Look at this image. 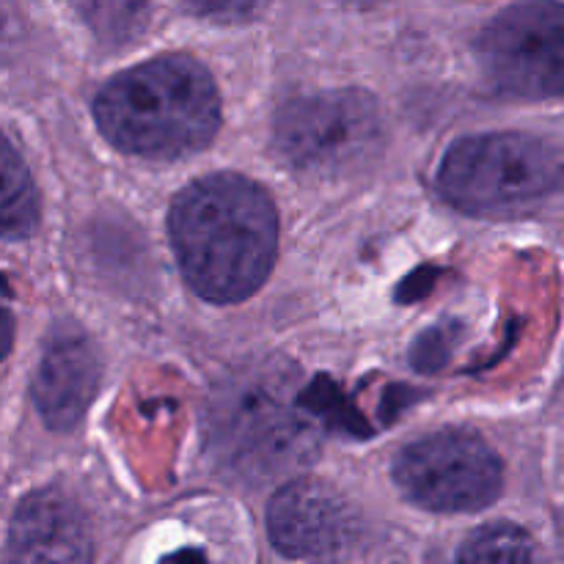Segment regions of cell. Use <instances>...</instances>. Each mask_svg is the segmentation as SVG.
<instances>
[{
  "label": "cell",
  "mask_w": 564,
  "mask_h": 564,
  "mask_svg": "<svg viewBox=\"0 0 564 564\" xmlns=\"http://www.w3.org/2000/svg\"><path fill=\"white\" fill-rule=\"evenodd\" d=\"M160 564H209V562L198 549H180L174 551V554L163 556Z\"/></svg>",
  "instance_id": "17"
},
{
  "label": "cell",
  "mask_w": 564,
  "mask_h": 564,
  "mask_svg": "<svg viewBox=\"0 0 564 564\" xmlns=\"http://www.w3.org/2000/svg\"><path fill=\"white\" fill-rule=\"evenodd\" d=\"M17 36V17L11 11L9 0H0V53L14 42Z\"/></svg>",
  "instance_id": "15"
},
{
  "label": "cell",
  "mask_w": 564,
  "mask_h": 564,
  "mask_svg": "<svg viewBox=\"0 0 564 564\" xmlns=\"http://www.w3.org/2000/svg\"><path fill=\"white\" fill-rule=\"evenodd\" d=\"M99 386V358L88 336L77 328H58L44 345L33 397L39 413L53 430H72L91 405Z\"/></svg>",
  "instance_id": "10"
},
{
  "label": "cell",
  "mask_w": 564,
  "mask_h": 564,
  "mask_svg": "<svg viewBox=\"0 0 564 564\" xmlns=\"http://www.w3.org/2000/svg\"><path fill=\"white\" fill-rule=\"evenodd\" d=\"M496 91L545 99L564 94V3L527 0L501 11L477 44Z\"/></svg>",
  "instance_id": "6"
},
{
  "label": "cell",
  "mask_w": 564,
  "mask_h": 564,
  "mask_svg": "<svg viewBox=\"0 0 564 564\" xmlns=\"http://www.w3.org/2000/svg\"><path fill=\"white\" fill-rule=\"evenodd\" d=\"M383 147L378 102L358 88L312 94L284 105L275 119V149L297 171L350 174Z\"/></svg>",
  "instance_id": "5"
},
{
  "label": "cell",
  "mask_w": 564,
  "mask_h": 564,
  "mask_svg": "<svg viewBox=\"0 0 564 564\" xmlns=\"http://www.w3.org/2000/svg\"><path fill=\"white\" fill-rule=\"evenodd\" d=\"M268 532L292 560L339 562L358 549L364 523L336 488L319 479H292L270 501Z\"/></svg>",
  "instance_id": "8"
},
{
  "label": "cell",
  "mask_w": 564,
  "mask_h": 564,
  "mask_svg": "<svg viewBox=\"0 0 564 564\" xmlns=\"http://www.w3.org/2000/svg\"><path fill=\"white\" fill-rule=\"evenodd\" d=\"M39 226V193L25 163L0 135V237L22 240Z\"/></svg>",
  "instance_id": "11"
},
{
  "label": "cell",
  "mask_w": 564,
  "mask_h": 564,
  "mask_svg": "<svg viewBox=\"0 0 564 564\" xmlns=\"http://www.w3.org/2000/svg\"><path fill=\"white\" fill-rule=\"evenodd\" d=\"M499 455L468 430H441L405 446L394 460V482L419 507L477 512L501 494Z\"/></svg>",
  "instance_id": "7"
},
{
  "label": "cell",
  "mask_w": 564,
  "mask_h": 564,
  "mask_svg": "<svg viewBox=\"0 0 564 564\" xmlns=\"http://www.w3.org/2000/svg\"><path fill=\"white\" fill-rule=\"evenodd\" d=\"M264 0H187L196 14L218 22H240L257 14Z\"/></svg>",
  "instance_id": "14"
},
{
  "label": "cell",
  "mask_w": 564,
  "mask_h": 564,
  "mask_svg": "<svg viewBox=\"0 0 564 564\" xmlns=\"http://www.w3.org/2000/svg\"><path fill=\"white\" fill-rule=\"evenodd\" d=\"M6 564H91L86 516L69 496L39 490L14 512Z\"/></svg>",
  "instance_id": "9"
},
{
  "label": "cell",
  "mask_w": 564,
  "mask_h": 564,
  "mask_svg": "<svg viewBox=\"0 0 564 564\" xmlns=\"http://www.w3.org/2000/svg\"><path fill=\"white\" fill-rule=\"evenodd\" d=\"M564 182L560 149L523 132H485L452 143L438 165L441 196L471 215L516 213Z\"/></svg>",
  "instance_id": "4"
},
{
  "label": "cell",
  "mask_w": 564,
  "mask_h": 564,
  "mask_svg": "<svg viewBox=\"0 0 564 564\" xmlns=\"http://www.w3.org/2000/svg\"><path fill=\"white\" fill-rule=\"evenodd\" d=\"M94 36L110 47L132 42L149 22V0H72Z\"/></svg>",
  "instance_id": "13"
},
{
  "label": "cell",
  "mask_w": 564,
  "mask_h": 564,
  "mask_svg": "<svg viewBox=\"0 0 564 564\" xmlns=\"http://www.w3.org/2000/svg\"><path fill=\"white\" fill-rule=\"evenodd\" d=\"M102 135L127 154L176 160L198 152L220 124L213 75L187 55H163L116 75L94 102Z\"/></svg>",
  "instance_id": "3"
},
{
  "label": "cell",
  "mask_w": 564,
  "mask_h": 564,
  "mask_svg": "<svg viewBox=\"0 0 564 564\" xmlns=\"http://www.w3.org/2000/svg\"><path fill=\"white\" fill-rule=\"evenodd\" d=\"M457 564H549L543 549L516 523H490L460 545Z\"/></svg>",
  "instance_id": "12"
},
{
  "label": "cell",
  "mask_w": 564,
  "mask_h": 564,
  "mask_svg": "<svg viewBox=\"0 0 564 564\" xmlns=\"http://www.w3.org/2000/svg\"><path fill=\"white\" fill-rule=\"evenodd\" d=\"M207 446L240 482H270L306 468L319 444L295 369L259 358L226 375L207 408Z\"/></svg>",
  "instance_id": "2"
},
{
  "label": "cell",
  "mask_w": 564,
  "mask_h": 564,
  "mask_svg": "<svg viewBox=\"0 0 564 564\" xmlns=\"http://www.w3.org/2000/svg\"><path fill=\"white\" fill-rule=\"evenodd\" d=\"M11 336H14V317H11L3 292H0V361H3L6 352H9Z\"/></svg>",
  "instance_id": "16"
},
{
  "label": "cell",
  "mask_w": 564,
  "mask_h": 564,
  "mask_svg": "<svg viewBox=\"0 0 564 564\" xmlns=\"http://www.w3.org/2000/svg\"><path fill=\"white\" fill-rule=\"evenodd\" d=\"M169 231L182 275L209 303L246 301L273 270L279 215L268 191L242 174L191 182L171 204Z\"/></svg>",
  "instance_id": "1"
}]
</instances>
